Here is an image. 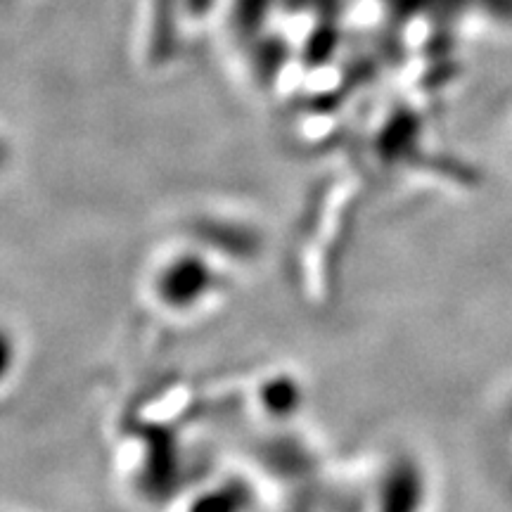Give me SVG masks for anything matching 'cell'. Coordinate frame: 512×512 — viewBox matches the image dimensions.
Listing matches in <instances>:
<instances>
[{"label": "cell", "mask_w": 512, "mask_h": 512, "mask_svg": "<svg viewBox=\"0 0 512 512\" xmlns=\"http://www.w3.org/2000/svg\"><path fill=\"white\" fill-rule=\"evenodd\" d=\"M192 512H242V498L233 491H219V494L207 496L192 508Z\"/></svg>", "instance_id": "cell-1"}]
</instances>
